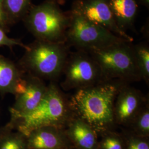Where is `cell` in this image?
Returning <instances> with one entry per match:
<instances>
[{
	"instance_id": "1",
	"label": "cell",
	"mask_w": 149,
	"mask_h": 149,
	"mask_svg": "<svg viewBox=\"0 0 149 149\" xmlns=\"http://www.w3.org/2000/svg\"><path fill=\"white\" fill-rule=\"evenodd\" d=\"M127 83L118 80H106L95 85L76 90L70 98L74 114L90 124L98 136L117 127L114 116L118 93Z\"/></svg>"
},
{
	"instance_id": "2",
	"label": "cell",
	"mask_w": 149,
	"mask_h": 149,
	"mask_svg": "<svg viewBox=\"0 0 149 149\" xmlns=\"http://www.w3.org/2000/svg\"><path fill=\"white\" fill-rule=\"evenodd\" d=\"M75 115L70 99L55 82H50L42 100L33 111L10 122L14 130L27 136L32 130L45 126L65 128Z\"/></svg>"
},
{
	"instance_id": "3",
	"label": "cell",
	"mask_w": 149,
	"mask_h": 149,
	"mask_svg": "<svg viewBox=\"0 0 149 149\" xmlns=\"http://www.w3.org/2000/svg\"><path fill=\"white\" fill-rule=\"evenodd\" d=\"M17 63L24 72L42 80L55 82L63 74L68 58L69 46L36 39Z\"/></svg>"
},
{
	"instance_id": "4",
	"label": "cell",
	"mask_w": 149,
	"mask_h": 149,
	"mask_svg": "<svg viewBox=\"0 0 149 149\" xmlns=\"http://www.w3.org/2000/svg\"><path fill=\"white\" fill-rule=\"evenodd\" d=\"M87 52L98 64L104 81L120 80L129 84L141 80L132 43L122 42Z\"/></svg>"
},
{
	"instance_id": "5",
	"label": "cell",
	"mask_w": 149,
	"mask_h": 149,
	"mask_svg": "<svg viewBox=\"0 0 149 149\" xmlns=\"http://www.w3.org/2000/svg\"><path fill=\"white\" fill-rule=\"evenodd\" d=\"M23 20L36 39L66 43L69 16L63 12L57 3L48 0L32 6Z\"/></svg>"
},
{
	"instance_id": "6",
	"label": "cell",
	"mask_w": 149,
	"mask_h": 149,
	"mask_svg": "<svg viewBox=\"0 0 149 149\" xmlns=\"http://www.w3.org/2000/svg\"><path fill=\"white\" fill-rule=\"evenodd\" d=\"M69 16V24L66 33V44L69 47L88 52L127 42L106 28L88 21L72 10Z\"/></svg>"
},
{
	"instance_id": "7",
	"label": "cell",
	"mask_w": 149,
	"mask_h": 149,
	"mask_svg": "<svg viewBox=\"0 0 149 149\" xmlns=\"http://www.w3.org/2000/svg\"><path fill=\"white\" fill-rule=\"evenodd\" d=\"M63 74L65 78L60 86L66 91L78 90L104 81L98 64L90 54L80 50L69 53Z\"/></svg>"
},
{
	"instance_id": "8",
	"label": "cell",
	"mask_w": 149,
	"mask_h": 149,
	"mask_svg": "<svg viewBox=\"0 0 149 149\" xmlns=\"http://www.w3.org/2000/svg\"><path fill=\"white\" fill-rule=\"evenodd\" d=\"M47 86L44 80L25 72L16 86L15 102L10 109L11 119H16L33 111L42 100Z\"/></svg>"
},
{
	"instance_id": "9",
	"label": "cell",
	"mask_w": 149,
	"mask_h": 149,
	"mask_svg": "<svg viewBox=\"0 0 149 149\" xmlns=\"http://www.w3.org/2000/svg\"><path fill=\"white\" fill-rule=\"evenodd\" d=\"M72 10L88 21L106 28L128 42H133V38L118 26L108 0H76Z\"/></svg>"
},
{
	"instance_id": "10",
	"label": "cell",
	"mask_w": 149,
	"mask_h": 149,
	"mask_svg": "<svg viewBox=\"0 0 149 149\" xmlns=\"http://www.w3.org/2000/svg\"><path fill=\"white\" fill-rule=\"evenodd\" d=\"M149 96L126 84L119 90L114 106V116L117 126L127 128L137 115Z\"/></svg>"
},
{
	"instance_id": "11",
	"label": "cell",
	"mask_w": 149,
	"mask_h": 149,
	"mask_svg": "<svg viewBox=\"0 0 149 149\" xmlns=\"http://www.w3.org/2000/svg\"><path fill=\"white\" fill-rule=\"evenodd\" d=\"M27 149H70L74 148L65 128L45 126L37 128L27 136Z\"/></svg>"
},
{
	"instance_id": "12",
	"label": "cell",
	"mask_w": 149,
	"mask_h": 149,
	"mask_svg": "<svg viewBox=\"0 0 149 149\" xmlns=\"http://www.w3.org/2000/svg\"><path fill=\"white\" fill-rule=\"evenodd\" d=\"M65 131L75 149H99L98 135L87 123L75 115Z\"/></svg>"
},
{
	"instance_id": "13",
	"label": "cell",
	"mask_w": 149,
	"mask_h": 149,
	"mask_svg": "<svg viewBox=\"0 0 149 149\" xmlns=\"http://www.w3.org/2000/svg\"><path fill=\"white\" fill-rule=\"evenodd\" d=\"M25 72L18 64L0 55V95H14L16 87Z\"/></svg>"
},
{
	"instance_id": "14",
	"label": "cell",
	"mask_w": 149,
	"mask_h": 149,
	"mask_svg": "<svg viewBox=\"0 0 149 149\" xmlns=\"http://www.w3.org/2000/svg\"><path fill=\"white\" fill-rule=\"evenodd\" d=\"M118 26L125 32L132 27L138 11L136 0H108Z\"/></svg>"
},
{
	"instance_id": "15",
	"label": "cell",
	"mask_w": 149,
	"mask_h": 149,
	"mask_svg": "<svg viewBox=\"0 0 149 149\" xmlns=\"http://www.w3.org/2000/svg\"><path fill=\"white\" fill-rule=\"evenodd\" d=\"M10 26L23 20L32 6V0H2Z\"/></svg>"
},
{
	"instance_id": "16",
	"label": "cell",
	"mask_w": 149,
	"mask_h": 149,
	"mask_svg": "<svg viewBox=\"0 0 149 149\" xmlns=\"http://www.w3.org/2000/svg\"><path fill=\"white\" fill-rule=\"evenodd\" d=\"M136 64L141 80L149 84V47L146 43L133 45Z\"/></svg>"
},
{
	"instance_id": "17",
	"label": "cell",
	"mask_w": 149,
	"mask_h": 149,
	"mask_svg": "<svg viewBox=\"0 0 149 149\" xmlns=\"http://www.w3.org/2000/svg\"><path fill=\"white\" fill-rule=\"evenodd\" d=\"M127 129L138 136L149 138V98Z\"/></svg>"
},
{
	"instance_id": "18",
	"label": "cell",
	"mask_w": 149,
	"mask_h": 149,
	"mask_svg": "<svg viewBox=\"0 0 149 149\" xmlns=\"http://www.w3.org/2000/svg\"><path fill=\"white\" fill-rule=\"evenodd\" d=\"M0 149H27V136L18 131H9L0 138Z\"/></svg>"
},
{
	"instance_id": "19",
	"label": "cell",
	"mask_w": 149,
	"mask_h": 149,
	"mask_svg": "<svg viewBox=\"0 0 149 149\" xmlns=\"http://www.w3.org/2000/svg\"><path fill=\"white\" fill-rule=\"evenodd\" d=\"M99 149H125V141L121 133L108 130L99 135Z\"/></svg>"
},
{
	"instance_id": "20",
	"label": "cell",
	"mask_w": 149,
	"mask_h": 149,
	"mask_svg": "<svg viewBox=\"0 0 149 149\" xmlns=\"http://www.w3.org/2000/svg\"><path fill=\"white\" fill-rule=\"evenodd\" d=\"M121 133L125 141V149H149V138L138 136L127 128H122Z\"/></svg>"
},
{
	"instance_id": "21",
	"label": "cell",
	"mask_w": 149,
	"mask_h": 149,
	"mask_svg": "<svg viewBox=\"0 0 149 149\" xmlns=\"http://www.w3.org/2000/svg\"><path fill=\"white\" fill-rule=\"evenodd\" d=\"M6 32L4 29L0 28V47L6 46L12 49L13 47L19 46L25 50L28 48V45L22 43L20 40L8 37Z\"/></svg>"
},
{
	"instance_id": "22",
	"label": "cell",
	"mask_w": 149,
	"mask_h": 149,
	"mask_svg": "<svg viewBox=\"0 0 149 149\" xmlns=\"http://www.w3.org/2000/svg\"><path fill=\"white\" fill-rule=\"evenodd\" d=\"M9 26L10 24L6 15L2 0H0V28H2L6 32L8 30Z\"/></svg>"
},
{
	"instance_id": "23",
	"label": "cell",
	"mask_w": 149,
	"mask_h": 149,
	"mask_svg": "<svg viewBox=\"0 0 149 149\" xmlns=\"http://www.w3.org/2000/svg\"><path fill=\"white\" fill-rule=\"evenodd\" d=\"M13 130L14 128L12 125V124L10 122H9L7 124H6L5 125L0 127V138L6 133Z\"/></svg>"
},
{
	"instance_id": "24",
	"label": "cell",
	"mask_w": 149,
	"mask_h": 149,
	"mask_svg": "<svg viewBox=\"0 0 149 149\" xmlns=\"http://www.w3.org/2000/svg\"><path fill=\"white\" fill-rule=\"evenodd\" d=\"M140 1L145 5L149 6V0H140Z\"/></svg>"
},
{
	"instance_id": "25",
	"label": "cell",
	"mask_w": 149,
	"mask_h": 149,
	"mask_svg": "<svg viewBox=\"0 0 149 149\" xmlns=\"http://www.w3.org/2000/svg\"><path fill=\"white\" fill-rule=\"evenodd\" d=\"M50 1H53L56 3H63L64 0H50Z\"/></svg>"
},
{
	"instance_id": "26",
	"label": "cell",
	"mask_w": 149,
	"mask_h": 149,
	"mask_svg": "<svg viewBox=\"0 0 149 149\" xmlns=\"http://www.w3.org/2000/svg\"><path fill=\"white\" fill-rule=\"evenodd\" d=\"M75 149L74 148H71V149Z\"/></svg>"
}]
</instances>
